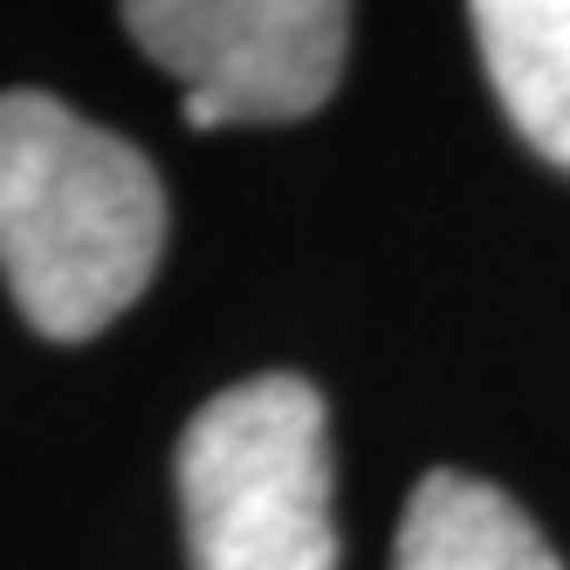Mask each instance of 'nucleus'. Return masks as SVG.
<instances>
[{"label": "nucleus", "instance_id": "2", "mask_svg": "<svg viewBox=\"0 0 570 570\" xmlns=\"http://www.w3.org/2000/svg\"><path fill=\"white\" fill-rule=\"evenodd\" d=\"M193 570H337L323 392L296 372L214 392L179 433Z\"/></svg>", "mask_w": 570, "mask_h": 570}, {"label": "nucleus", "instance_id": "5", "mask_svg": "<svg viewBox=\"0 0 570 570\" xmlns=\"http://www.w3.org/2000/svg\"><path fill=\"white\" fill-rule=\"evenodd\" d=\"M392 570H563L502 488L440 468L413 488Z\"/></svg>", "mask_w": 570, "mask_h": 570}, {"label": "nucleus", "instance_id": "3", "mask_svg": "<svg viewBox=\"0 0 570 570\" xmlns=\"http://www.w3.org/2000/svg\"><path fill=\"white\" fill-rule=\"evenodd\" d=\"M131 42L179 83L186 125H296L344 76L351 0H117Z\"/></svg>", "mask_w": 570, "mask_h": 570}, {"label": "nucleus", "instance_id": "4", "mask_svg": "<svg viewBox=\"0 0 570 570\" xmlns=\"http://www.w3.org/2000/svg\"><path fill=\"white\" fill-rule=\"evenodd\" d=\"M509 125L570 173V0H468Z\"/></svg>", "mask_w": 570, "mask_h": 570}, {"label": "nucleus", "instance_id": "1", "mask_svg": "<svg viewBox=\"0 0 570 570\" xmlns=\"http://www.w3.org/2000/svg\"><path fill=\"white\" fill-rule=\"evenodd\" d=\"M166 255V193L138 145L42 90L0 97V275L56 344L117 323Z\"/></svg>", "mask_w": 570, "mask_h": 570}]
</instances>
